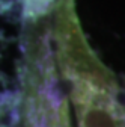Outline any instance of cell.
I'll return each mask as SVG.
<instances>
[{"label": "cell", "mask_w": 125, "mask_h": 127, "mask_svg": "<svg viewBox=\"0 0 125 127\" xmlns=\"http://www.w3.org/2000/svg\"><path fill=\"white\" fill-rule=\"evenodd\" d=\"M9 127H71L68 98L59 88L47 39L30 42Z\"/></svg>", "instance_id": "2"}, {"label": "cell", "mask_w": 125, "mask_h": 127, "mask_svg": "<svg viewBox=\"0 0 125 127\" xmlns=\"http://www.w3.org/2000/svg\"><path fill=\"white\" fill-rule=\"evenodd\" d=\"M57 62L75 107L79 127H125V109L112 74L92 53L77 21L72 0L56 8Z\"/></svg>", "instance_id": "1"}]
</instances>
